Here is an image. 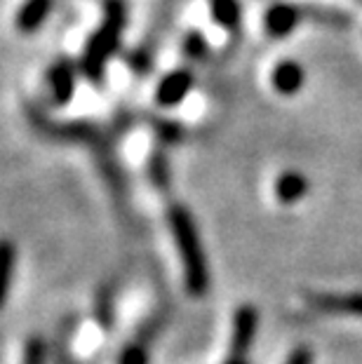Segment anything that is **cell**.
Returning a JSON list of instances; mask_svg holds the SVG:
<instances>
[{
    "label": "cell",
    "mask_w": 362,
    "mask_h": 364,
    "mask_svg": "<svg viewBox=\"0 0 362 364\" xmlns=\"http://www.w3.org/2000/svg\"><path fill=\"white\" fill-rule=\"evenodd\" d=\"M259 313L257 308L245 304L235 311L233 317V334H230V358H247V350L257 336Z\"/></svg>",
    "instance_id": "obj_4"
},
{
    "label": "cell",
    "mask_w": 362,
    "mask_h": 364,
    "mask_svg": "<svg viewBox=\"0 0 362 364\" xmlns=\"http://www.w3.org/2000/svg\"><path fill=\"white\" fill-rule=\"evenodd\" d=\"M14 261H17L14 245L10 240H5V245H3V299H7V294H10V284L14 277Z\"/></svg>",
    "instance_id": "obj_12"
},
{
    "label": "cell",
    "mask_w": 362,
    "mask_h": 364,
    "mask_svg": "<svg viewBox=\"0 0 362 364\" xmlns=\"http://www.w3.org/2000/svg\"><path fill=\"white\" fill-rule=\"evenodd\" d=\"M226 364H250V362H247V358H230Z\"/></svg>",
    "instance_id": "obj_18"
},
{
    "label": "cell",
    "mask_w": 362,
    "mask_h": 364,
    "mask_svg": "<svg viewBox=\"0 0 362 364\" xmlns=\"http://www.w3.org/2000/svg\"><path fill=\"white\" fill-rule=\"evenodd\" d=\"M191 90H193V73L186 71V68H176L160 80L156 90V102L165 108H172L181 104L191 95Z\"/></svg>",
    "instance_id": "obj_5"
},
{
    "label": "cell",
    "mask_w": 362,
    "mask_h": 364,
    "mask_svg": "<svg viewBox=\"0 0 362 364\" xmlns=\"http://www.w3.org/2000/svg\"><path fill=\"white\" fill-rule=\"evenodd\" d=\"M308 193V179L302 172H282L278 179H275V198L282 205H294L302 198H306Z\"/></svg>",
    "instance_id": "obj_9"
},
{
    "label": "cell",
    "mask_w": 362,
    "mask_h": 364,
    "mask_svg": "<svg viewBox=\"0 0 362 364\" xmlns=\"http://www.w3.org/2000/svg\"><path fill=\"white\" fill-rule=\"evenodd\" d=\"M52 12V0H26L17 12V28L21 33H36Z\"/></svg>",
    "instance_id": "obj_10"
},
{
    "label": "cell",
    "mask_w": 362,
    "mask_h": 364,
    "mask_svg": "<svg viewBox=\"0 0 362 364\" xmlns=\"http://www.w3.org/2000/svg\"><path fill=\"white\" fill-rule=\"evenodd\" d=\"M151 176L156 179L158 186H167L169 174H167V162L163 160V156L153 158V162H151Z\"/></svg>",
    "instance_id": "obj_16"
},
{
    "label": "cell",
    "mask_w": 362,
    "mask_h": 364,
    "mask_svg": "<svg viewBox=\"0 0 362 364\" xmlns=\"http://www.w3.org/2000/svg\"><path fill=\"white\" fill-rule=\"evenodd\" d=\"M45 358H48L45 343L41 338H31L26 343V348H24V358H21V364H45Z\"/></svg>",
    "instance_id": "obj_14"
},
{
    "label": "cell",
    "mask_w": 362,
    "mask_h": 364,
    "mask_svg": "<svg viewBox=\"0 0 362 364\" xmlns=\"http://www.w3.org/2000/svg\"><path fill=\"white\" fill-rule=\"evenodd\" d=\"M306 304L315 313L332 317H362V291L348 294H327V291H308Z\"/></svg>",
    "instance_id": "obj_3"
},
{
    "label": "cell",
    "mask_w": 362,
    "mask_h": 364,
    "mask_svg": "<svg viewBox=\"0 0 362 364\" xmlns=\"http://www.w3.org/2000/svg\"><path fill=\"white\" fill-rule=\"evenodd\" d=\"M304 19L302 5H292V3H275L266 10L264 14V26L268 31V36L273 38H287L292 31L299 26V21Z\"/></svg>",
    "instance_id": "obj_6"
},
{
    "label": "cell",
    "mask_w": 362,
    "mask_h": 364,
    "mask_svg": "<svg viewBox=\"0 0 362 364\" xmlns=\"http://www.w3.org/2000/svg\"><path fill=\"white\" fill-rule=\"evenodd\" d=\"M169 226H172L176 250H179L186 289L193 294V296H203V294L210 289V266H207L203 242H200L193 216H191L188 209L176 205L169 209Z\"/></svg>",
    "instance_id": "obj_1"
},
{
    "label": "cell",
    "mask_w": 362,
    "mask_h": 364,
    "mask_svg": "<svg viewBox=\"0 0 362 364\" xmlns=\"http://www.w3.org/2000/svg\"><path fill=\"white\" fill-rule=\"evenodd\" d=\"M304 80H306V73L302 64H297V61H292V59L280 61V64L273 68V75H271L275 92L282 97H294L297 92H302Z\"/></svg>",
    "instance_id": "obj_7"
},
{
    "label": "cell",
    "mask_w": 362,
    "mask_h": 364,
    "mask_svg": "<svg viewBox=\"0 0 362 364\" xmlns=\"http://www.w3.org/2000/svg\"><path fill=\"white\" fill-rule=\"evenodd\" d=\"M284 364H313V353L308 346H299L292 350V355L287 358V362Z\"/></svg>",
    "instance_id": "obj_17"
},
{
    "label": "cell",
    "mask_w": 362,
    "mask_h": 364,
    "mask_svg": "<svg viewBox=\"0 0 362 364\" xmlns=\"http://www.w3.org/2000/svg\"><path fill=\"white\" fill-rule=\"evenodd\" d=\"M207 50H210V45H207V38L203 33H198V31H191V33L183 38V54L191 59H203Z\"/></svg>",
    "instance_id": "obj_13"
},
{
    "label": "cell",
    "mask_w": 362,
    "mask_h": 364,
    "mask_svg": "<svg viewBox=\"0 0 362 364\" xmlns=\"http://www.w3.org/2000/svg\"><path fill=\"white\" fill-rule=\"evenodd\" d=\"M48 82H50L52 99H55L59 106L68 104L75 95V68L68 64V61H59V64L50 68Z\"/></svg>",
    "instance_id": "obj_8"
},
{
    "label": "cell",
    "mask_w": 362,
    "mask_h": 364,
    "mask_svg": "<svg viewBox=\"0 0 362 364\" xmlns=\"http://www.w3.org/2000/svg\"><path fill=\"white\" fill-rule=\"evenodd\" d=\"M125 19H127L125 0H109V3H106L104 21L99 24L95 33H92L82 54L80 66H82V73L87 75L90 80H102L106 64H109V59L113 57V52L118 50V45H120Z\"/></svg>",
    "instance_id": "obj_2"
},
{
    "label": "cell",
    "mask_w": 362,
    "mask_h": 364,
    "mask_svg": "<svg viewBox=\"0 0 362 364\" xmlns=\"http://www.w3.org/2000/svg\"><path fill=\"white\" fill-rule=\"evenodd\" d=\"M212 19L217 21L221 28L235 31L240 24V3L238 0H210Z\"/></svg>",
    "instance_id": "obj_11"
},
{
    "label": "cell",
    "mask_w": 362,
    "mask_h": 364,
    "mask_svg": "<svg viewBox=\"0 0 362 364\" xmlns=\"http://www.w3.org/2000/svg\"><path fill=\"white\" fill-rule=\"evenodd\" d=\"M120 364H149V350L142 343H129L120 355Z\"/></svg>",
    "instance_id": "obj_15"
}]
</instances>
